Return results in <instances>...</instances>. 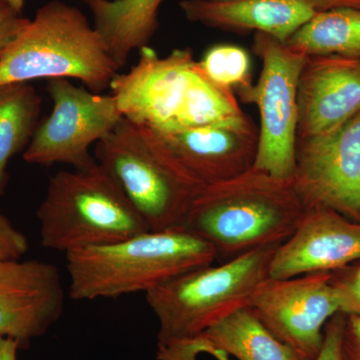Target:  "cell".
I'll return each instance as SVG.
<instances>
[{"label": "cell", "mask_w": 360, "mask_h": 360, "mask_svg": "<svg viewBox=\"0 0 360 360\" xmlns=\"http://www.w3.org/2000/svg\"><path fill=\"white\" fill-rule=\"evenodd\" d=\"M305 210L290 182L252 167L201 187L180 229L210 243L217 262L279 245L297 229Z\"/></svg>", "instance_id": "1"}, {"label": "cell", "mask_w": 360, "mask_h": 360, "mask_svg": "<svg viewBox=\"0 0 360 360\" xmlns=\"http://www.w3.org/2000/svg\"><path fill=\"white\" fill-rule=\"evenodd\" d=\"M68 295L77 302L148 292L189 271L215 264L212 246L182 229L148 231L112 245L65 255Z\"/></svg>", "instance_id": "2"}, {"label": "cell", "mask_w": 360, "mask_h": 360, "mask_svg": "<svg viewBox=\"0 0 360 360\" xmlns=\"http://www.w3.org/2000/svg\"><path fill=\"white\" fill-rule=\"evenodd\" d=\"M120 70L85 14L51 0L26 18L0 56V85L73 78L103 94Z\"/></svg>", "instance_id": "3"}, {"label": "cell", "mask_w": 360, "mask_h": 360, "mask_svg": "<svg viewBox=\"0 0 360 360\" xmlns=\"http://www.w3.org/2000/svg\"><path fill=\"white\" fill-rule=\"evenodd\" d=\"M277 248L264 246L229 262L189 270L146 292L160 326L158 352L191 342L213 324L248 307L269 278Z\"/></svg>", "instance_id": "4"}, {"label": "cell", "mask_w": 360, "mask_h": 360, "mask_svg": "<svg viewBox=\"0 0 360 360\" xmlns=\"http://www.w3.org/2000/svg\"><path fill=\"white\" fill-rule=\"evenodd\" d=\"M37 219L42 246L65 255L150 231L97 161L87 169L52 175Z\"/></svg>", "instance_id": "5"}, {"label": "cell", "mask_w": 360, "mask_h": 360, "mask_svg": "<svg viewBox=\"0 0 360 360\" xmlns=\"http://www.w3.org/2000/svg\"><path fill=\"white\" fill-rule=\"evenodd\" d=\"M94 158L150 231L180 229L202 187L176 162L160 135L124 117L97 142Z\"/></svg>", "instance_id": "6"}, {"label": "cell", "mask_w": 360, "mask_h": 360, "mask_svg": "<svg viewBox=\"0 0 360 360\" xmlns=\"http://www.w3.org/2000/svg\"><path fill=\"white\" fill-rule=\"evenodd\" d=\"M253 51L262 63L255 84L236 91L241 103L259 111L258 149L253 167L290 182L297 141V90L307 56L265 33H255Z\"/></svg>", "instance_id": "7"}, {"label": "cell", "mask_w": 360, "mask_h": 360, "mask_svg": "<svg viewBox=\"0 0 360 360\" xmlns=\"http://www.w3.org/2000/svg\"><path fill=\"white\" fill-rule=\"evenodd\" d=\"M52 110L39 122L23 158L30 165H71L84 170L94 167L90 148L122 122L115 97L94 94L66 78L47 80Z\"/></svg>", "instance_id": "8"}, {"label": "cell", "mask_w": 360, "mask_h": 360, "mask_svg": "<svg viewBox=\"0 0 360 360\" xmlns=\"http://www.w3.org/2000/svg\"><path fill=\"white\" fill-rule=\"evenodd\" d=\"M291 186L305 212L360 222V112L328 134L297 137Z\"/></svg>", "instance_id": "9"}, {"label": "cell", "mask_w": 360, "mask_h": 360, "mask_svg": "<svg viewBox=\"0 0 360 360\" xmlns=\"http://www.w3.org/2000/svg\"><path fill=\"white\" fill-rule=\"evenodd\" d=\"M196 72L198 61L191 49H174L160 58L146 46L136 65L112 80L111 96L123 117L158 134H172L179 129Z\"/></svg>", "instance_id": "10"}, {"label": "cell", "mask_w": 360, "mask_h": 360, "mask_svg": "<svg viewBox=\"0 0 360 360\" xmlns=\"http://www.w3.org/2000/svg\"><path fill=\"white\" fill-rule=\"evenodd\" d=\"M248 307L279 340L309 360L321 352L326 324L341 312L331 272L267 278Z\"/></svg>", "instance_id": "11"}, {"label": "cell", "mask_w": 360, "mask_h": 360, "mask_svg": "<svg viewBox=\"0 0 360 360\" xmlns=\"http://www.w3.org/2000/svg\"><path fill=\"white\" fill-rule=\"evenodd\" d=\"M158 134L184 172L202 186L239 176L257 160L259 132L245 112L205 127Z\"/></svg>", "instance_id": "12"}, {"label": "cell", "mask_w": 360, "mask_h": 360, "mask_svg": "<svg viewBox=\"0 0 360 360\" xmlns=\"http://www.w3.org/2000/svg\"><path fill=\"white\" fill-rule=\"evenodd\" d=\"M65 292L59 269L39 260L0 262V335L20 348L40 338L58 321Z\"/></svg>", "instance_id": "13"}, {"label": "cell", "mask_w": 360, "mask_h": 360, "mask_svg": "<svg viewBox=\"0 0 360 360\" xmlns=\"http://www.w3.org/2000/svg\"><path fill=\"white\" fill-rule=\"evenodd\" d=\"M360 262V222L329 210H307L272 257L269 278L333 272Z\"/></svg>", "instance_id": "14"}, {"label": "cell", "mask_w": 360, "mask_h": 360, "mask_svg": "<svg viewBox=\"0 0 360 360\" xmlns=\"http://www.w3.org/2000/svg\"><path fill=\"white\" fill-rule=\"evenodd\" d=\"M297 137L328 134L360 112V59L305 58L297 90Z\"/></svg>", "instance_id": "15"}, {"label": "cell", "mask_w": 360, "mask_h": 360, "mask_svg": "<svg viewBox=\"0 0 360 360\" xmlns=\"http://www.w3.org/2000/svg\"><path fill=\"white\" fill-rule=\"evenodd\" d=\"M191 22L225 32H262L285 44L316 11L305 0H182Z\"/></svg>", "instance_id": "16"}, {"label": "cell", "mask_w": 360, "mask_h": 360, "mask_svg": "<svg viewBox=\"0 0 360 360\" xmlns=\"http://www.w3.org/2000/svg\"><path fill=\"white\" fill-rule=\"evenodd\" d=\"M212 349L238 360H309L279 340L250 307L232 312L182 347L156 354L158 360H198Z\"/></svg>", "instance_id": "17"}, {"label": "cell", "mask_w": 360, "mask_h": 360, "mask_svg": "<svg viewBox=\"0 0 360 360\" xmlns=\"http://www.w3.org/2000/svg\"><path fill=\"white\" fill-rule=\"evenodd\" d=\"M94 26L120 70L130 54L148 46L158 28L163 0H82Z\"/></svg>", "instance_id": "18"}, {"label": "cell", "mask_w": 360, "mask_h": 360, "mask_svg": "<svg viewBox=\"0 0 360 360\" xmlns=\"http://www.w3.org/2000/svg\"><path fill=\"white\" fill-rule=\"evenodd\" d=\"M41 104L30 82L0 85V196L8 184L9 161L25 151L39 127Z\"/></svg>", "instance_id": "19"}, {"label": "cell", "mask_w": 360, "mask_h": 360, "mask_svg": "<svg viewBox=\"0 0 360 360\" xmlns=\"http://www.w3.org/2000/svg\"><path fill=\"white\" fill-rule=\"evenodd\" d=\"M285 44L305 56L333 54L360 59V9L316 13Z\"/></svg>", "instance_id": "20"}, {"label": "cell", "mask_w": 360, "mask_h": 360, "mask_svg": "<svg viewBox=\"0 0 360 360\" xmlns=\"http://www.w3.org/2000/svg\"><path fill=\"white\" fill-rule=\"evenodd\" d=\"M198 63L208 79L225 89L236 92L252 84L250 53L238 45H213Z\"/></svg>", "instance_id": "21"}, {"label": "cell", "mask_w": 360, "mask_h": 360, "mask_svg": "<svg viewBox=\"0 0 360 360\" xmlns=\"http://www.w3.org/2000/svg\"><path fill=\"white\" fill-rule=\"evenodd\" d=\"M338 291L341 314H360V262L331 272Z\"/></svg>", "instance_id": "22"}, {"label": "cell", "mask_w": 360, "mask_h": 360, "mask_svg": "<svg viewBox=\"0 0 360 360\" xmlns=\"http://www.w3.org/2000/svg\"><path fill=\"white\" fill-rule=\"evenodd\" d=\"M27 250L25 234L14 229L11 222L0 214V262L20 259Z\"/></svg>", "instance_id": "23"}, {"label": "cell", "mask_w": 360, "mask_h": 360, "mask_svg": "<svg viewBox=\"0 0 360 360\" xmlns=\"http://www.w3.org/2000/svg\"><path fill=\"white\" fill-rule=\"evenodd\" d=\"M345 328V314L338 312L324 328L323 345L314 360H343L342 338Z\"/></svg>", "instance_id": "24"}, {"label": "cell", "mask_w": 360, "mask_h": 360, "mask_svg": "<svg viewBox=\"0 0 360 360\" xmlns=\"http://www.w3.org/2000/svg\"><path fill=\"white\" fill-rule=\"evenodd\" d=\"M25 20L26 18L20 16V13L14 11L8 4L0 0V56L15 37Z\"/></svg>", "instance_id": "25"}, {"label": "cell", "mask_w": 360, "mask_h": 360, "mask_svg": "<svg viewBox=\"0 0 360 360\" xmlns=\"http://www.w3.org/2000/svg\"><path fill=\"white\" fill-rule=\"evenodd\" d=\"M342 349L360 355V314H345Z\"/></svg>", "instance_id": "26"}, {"label": "cell", "mask_w": 360, "mask_h": 360, "mask_svg": "<svg viewBox=\"0 0 360 360\" xmlns=\"http://www.w3.org/2000/svg\"><path fill=\"white\" fill-rule=\"evenodd\" d=\"M316 13L338 8L360 9V0H305Z\"/></svg>", "instance_id": "27"}, {"label": "cell", "mask_w": 360, "mask_h": 360, "mask_svg": "<svg viewBox=\"0 0 360 360\" xmlns=\"http://www.w3.org/2000/svg\"><path fill=\"white\" fill-rule=\"evenodd\" d=\"M20 343L13 338L0 335V360H18Z\"/></svg>", "instance_id": "28"}, {"label": "cell", "mask_w": 360, "mask_h": 360, "mask_svg": "<svg viewBox=\"0 0 360 360\" xmlns=\"http://www.w3.org/2000/svg\"><path fill=\"white\" fill-rule=\"evenodd\" d=\"M4 1H6V4H8L9 6L13 7L14 11H16L20 13L22 11L25 4V0H4Z\"/></svg>", "instance_id": "29"}, {"label": "cell", "mask_w": 360, "mask_h": 360, "mask_svg": "<svg viewBox=\"0 0 360 360\" xmlns=\"http://www.w3.org/2000/svg\"><path fill=\"white\" fill-rule=\"evenodd\" d=\"M207 354L212 355L217 360H231L229 355L221 352V350L212 349L207 352Z\"/></svg>", "instance_id": "30"}, {"label": "cell", "mask_w": 360, "mask_h": 360, "mask_svg": "<svg viewBox=\"0 0 360 360\" xmlns=\"http://www.w3.org/2000/svg\"><path fill=\"white\" fill-rule=\"evenodd\" d=\"M343 360H360V355L352 354V352H345L342 349Z\"/></svg>", "instance_id": "31"}, {"label": "cell", "mask_w": 360, "mask_h": 360, "mask_svg": "<svg viewBox=\"0 0 360 360\" xmlns=\"http://www.w3.org/2000/svg\"><path fill=\"white\" fill-rule=\"evenodd\" d=\"M212 1H231V0H212Z\"/></svg>", "instance_id": "32"}, {"label": "cell", "mask_w": 360, "mask_h": 360, "mask_svg": "<svg viewBox=\"0 0 360 360\" xmlns=\"http://www.w3.org/2000/svg\"><path fill=\"white\" fill-rule=\"evenodd\" d=\"M0 214H2V213H1V212H0Z\"/></svg>", "instance_id": "33"}]
</instances>
